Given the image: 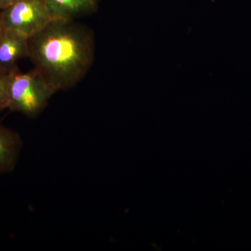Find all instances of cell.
Wrapping results in <instances>:
<instances>
[{"mask_svg": "<svg viewBox=\"0 0 251 251\" xmlns=\"http://www.w3.org/2000/svg\"><path fill=\"white\" fill-rule=\"evenodd\" d=\"M34 69L56 92L76 86L92 67L95 54L93 31L75 20L54 19L29 39Z\"/></svg>", "mask_w": 251, "mask_h": 251, "instance_id": "cell-1", "label": "cell"}, {"mask_svg": "<svg viewBox=\"0 0 251 251\" xmlns=\"http://www.w3.org/2000/svg\"><path fill=\"white\" fill-rule=\"evenodd\" d=\"M55 93L36 69L23 73L17 68L10 73L7 109L34 118L44 111Z\"/></svg>", "mask_w": 251, "mask_h": 251, "instance_id": "cell-2", "label": "cell"}, {"mask_svg": "<svg viewBox=\"0 0 251 251\" xmlns=\"http://www.w3.org/2000/svg\"><path fill=\"white\" fill-rule=\"evenodd\" d=\"M4 29L29 39L54 18L46 0H18L1 11Z\"/></svg>", "mask_w": 251, "mask_h": 251, "instance_id": "cell-3", "label": "cell"}, {"mask_svg": "<svg viewBox=\"0 0 251 251\" xmlns=\"http://www.w3.org/2000/svg\"><path fill=\"white\" fill-rule=\"evenodd\" d=\"M29 39L18 33L4 29L0 35V69L11 73L18 62L29 58Z\"/></svg>", "mask_w": 251, "mask_h": 251, "instance_id": "cell-4", "label": "cell"}, {"mask_svg": "<svg viewBox=\"0 0 251 251\" xmlns=\"http://www.w3.org/2000/svg\"><path fill=\"white\" fill-rule=\"evenodd\" d=\"M22 146L17 132L0 124V176L14 171Z\"/></svg>", "mask_w": 251, "mask_h": 251, "instance_id": "cell-5", "label": "cell"}, {"mask_svg": "<svg viewBox=\"0 0 251 251\" xmlns=\"http://www.w3.org/2000/svg\"><path fill=\"white\" fill-rule=\"evenodd\" d=\"M57 19L75 20L92 14L98 7L99 0H46Z\"/></svg>", "mask_w": 251, "mask_h": 251, "instance_id": "cell-6", "label": "cell"}, {"mask_svg": "<svg viewBox=\"0 0 251 251\" xmlns=\"http://www.w3.org/2000/svg\"><path fill=\"white\" fill-rule=\"evenodd\" d=\"M9 75L10 73L0 69V113L7 109Z\"/></svg>", "mask_w": 251, "mask_h": 251, "instance_id": "cell-7", "label": "cell"}, {"mask_svg": "<svg viewBox=\"0 0 251 251\" xmlns=\"http://www.w3.org/2000/svg\"><path fill=\"white\" fill-rule=\"evenodd\" d=\"M18 0H0V11L6 9L10 5L14 4Z\"/></svg>", "mask_w": 251, "mask_h": 251, "instance_id": "cell-8", "label": "cell"}, {"mask_svg": "<svg viewBox=\"0 0 251 251\" xmlns=\"http://www.w3.org/2000/svg\"><path fill=\"white\" fill-rule=\"evenodd\" d=\"M4 31V27H3L2 21H1V11H0V35Z\"/></svg>", "mask_w": 251, "mask_h": 251, "instance_id": "cell-9", "label": "cell"}]
</instances>
